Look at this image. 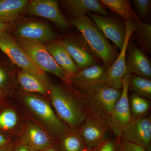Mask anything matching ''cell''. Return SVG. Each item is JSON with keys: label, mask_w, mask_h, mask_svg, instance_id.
<instances>
[{"label": "cell", "mask_w": 151, "mask_h": 151, "mask_svg": "<svg viewBox=\"0 0 151 151\" xmlns=\"http://www.w3.org/2000/svg\"><path fill=\"white\" fill-rule=\"evenodd\" d=\"M128 56L126 59L127 74L151 79V63L144 52L129 42L127 47Z\"/></svg>", "instance_id": "obj_17"}, {"label": "cell", "mask_w": 151, "mask_h": 151, "mask_svg": "<svg viewBox=\"0 0 151 151\" xmlns=\"http://www.w3.org/2000/svg\"><path fill=\"white\" fill-rule=\"evenodd\" d=\"M132 34L143 51L151 54V24L139 21L137 22L136 29Z\"/></svg>", "instance_id": "obj_24"}, {"label": "cell", "mask_w": 151, "mask_h": 151, "mask_svg": "<svg viewBox=\"0 0 151 151\" xmlns=\"http://www.w3.org/2000/svg\"><path fill=\"white\" fill-rule=\"evenodd\" d=\"M17 43L33 62L44 72L52 73L68 85H71L70 77L55 62L47 50L45 44L15 36Z\"/></svg>", "instance_id": "obj_4"}, {"label": "cell", "mask_w": 151, "mask_h": 151, "mask_svg": "<svg viewBox=\"0 0 151 151\" xmlns=\"http://www.w3.org/2000/svg\"><path fill=\"white\" fill-rule=\"evenodd\" d=\"M99 151H116V142L106 139L100 145Z\"/></svg>", "instance_id": "obj_30"}, {"label": "cell", "mask_w": 151, "mask_h": 151, "mask_svg": "<svg viewBox=\"0 0 151 151\" xmlns=\"http://www.w3.org/2000/svg\"><path fill=\"white\" fill-rule=\"evenodd\" d=\"M103 6L110 9L113 12L120 16L125 22L140 21L132 10L129 2L127 0H101Z\"/></svg>", "instance_id": "obj_22"}, {"label": "cell", "mask_w": 151, "mask_h": 151, "mask_svg": "<svg viewBox=\"0 0 151 151\" xmlns=\"http://www.w3.org/2000/svg\"><path fill=\"white\" fill-rule=\"evenodd\" d=\"M7 81L8 76L6 71L0 67V87L5 86Z\"/></svg>", "instance_id": "obj_33"}, {"label": "cell", "mask_w": 151, "mask_h": 151, "mask_svg": "<svg viewBox=\"0 0 151 151\" xmlns=\"http://www.w3.org/2000/svg\"><path fill=\"white\" fill-rule=\"evenodd\" d=\"M100 145H101V144H100ZM100 145L97 146V147L88 150L86 151H99V150H100Z\"/></svg>", "instance_id": "obj_37"}, {"label": "cell", "mask_w": 151, "mask_h": 151, "mask_svg": "<svg viewBox=\"0 0 151 151\" xmlns=\"http://www.w3.org/2000/svg\"><path fill=\"white\" fill-rule=\"evenodd\" d=\"M6 98L5 93L4 92L3 90L0 89V105L3 102H4Z\"/></svg>", "instance_id": "obj_35"}, {"label": "cell", "mask_w": 151, "mask_h": 151, "mask_svg": "<svg viewBox=\"0 0 151 151\" xmlns=\"http://www.w3.org/2000/svg\"><path fill=\"white\" fill-rule=\"evenodd\" d=\"M120 137L151 151V116L133 119L125 127Z\"/></svg>", "instance_id": "obj_11"}, {"label": "cell", "mask_w": 151, "mask_h": 151, "mask_svg": "<svg viewBox=\"0 0 151 151\" xmlns=\"http://www.w3.org/2000/svg\"><path fill=\"white\" fill-rule=\"evenodd\" d=\"M10 141V140L8 138L0 133V147H4L8 145Z\"/></svg>", "instance_id": "obj_34"}, {"label": "cell", "mask_w": 151, "mask_h": 151, "mask_svg": "<svg viewBox=\"0 0 151 151\" xmlns=\"http://www.w3.org/2000/svg\"><path fill=\"white\" fill-rule=\"evenodd\" d=\"M110 128L109 119L86 113V119L78 131L88 150L100 145L106 139Z\"/></svg>", "instance_id": "obj_9"}, {"label": "cell", "mask_w": 151, "mask_h": 151, "mask_svg": "<svg viewBox=\"0 0 151 151\" xmlns=\"http://www.w3.org/2000/svg\"><path fill=\"white\" fill-rule=\"evenodd\" d=\"M13 151H34L29 147L21 141L14 146Z\"/></svg>", "instance_id": "obj_32"}, {"label": "cell", "mask_w": 151, "mask_h": 151, "mask_svg": "<svg viewBox=\"0 0 151 151\" xmlns=\"http://www.w3.org/2000/svg\"><path fill=\"white\" fill-rule=\"evenodd\" d=\"M45 45L58 65L70 77L79 71L74 60L59 40L45 43Z\"/></svg>", "instance_id": "obj_19"}, {"label": "cell", "mask_w": 151, "mask_h": 151, "mask_svg": "<svg viewBox=\"0 0 151 151\" xmlns=\"http://www.w3.org/2000/svg\"><path fill=\"white\" fill-rule=\"evenodd\" d=\"M134 1L139 14L142 17H146L150 9V0H135Z\"/></svg>", "instance_id": "obj_29"}, {"label": "cell", "mask_w": 151, "mask_h": 151, "mask_svg": "<svg viewBox=\"0 0 151 151\" xmlns=\"http://www.w3.org/2000/svg\"><path fill=\"white\" fill-rule=\"evenodd\" d=\"M0 49L22 70L43 79H48L45 72L33 62L9 32L0 35Z\"/></svg>", "instance_id": "obj_6"}, {"label": "cell", "mask_w": 151, "mask_h": 151, "mask_svg": "<svg viewBox=\"0 0 151 151\" xmlns=\"http://www.w3.org/2000/svg\"><path fill=\"white\" fill-rule=\"evenodd\" d=\"M23 14L47 19L60 28L66 29L70 26L55 0L30 1Z\"/></svg>", "instance_id": "obj_10"}, {"label": "cell", "mask_w": 151, "mask_h": 151, "mask_svg": "<svg viewBox=\"0 0 151 151\" xmlns=\"http://www.w3.org/2000/svg\"><path fill=\"white\" fill-rule=\"evenodd\" d=\"M14 34L16 37L44 44L56 40L59 37L47 25L36 22L22 24L16 29Z\"/></svg>", "instance_id": "obj_16"}, {"label": "cell", "mask_w": 151, "mask_h": 151, "mask_svg": "<svg viewBox=\"0 0 151 151\" xmlns=\"http://www.w3.org/2000/svg\"><path fill=\"white\" fill-rule=\"evenodd\" d=\"M116 151H147L140 146L125 140L121 137L118 138L116 142Z\"/></svg>", "instance_id": "obj_28"}, {"label": "cell", "mask_w": 151, "mask_h": 151, "mask_svg": "<svg viewBox=\"0 0 151 151\" xmlns=\"http://www.w3.org/2000/svg\"><path fill=\"white\" fill-rule=\"evenodd\" d=\"M67 86L51 84L48 97L60 119L70 129L78 130L86 116L83 95Z\"/></svg>", "instance_id": "obj_1"}, {"label": "cell", "mask_w": 151, "mask_h": 151, "mask_svg": "<svg viewBox=\"0 0 151 151\" xmlns=\"http://www.w3.org/2000/svg\"><path fill=\"white\" fill-rule=\"evenodd\" d=\"M22 103L32 116L33 121L40 126L57 142L70 129L63 122L51 103L41 95L33 93L22 94Z\"/></svg>", "instance_id": "obj_2"}, {"label": "cell", "mask_w": 151, "mask_h": 151, "mask_svg": "<svg viewBox=\"0 0 151 151\" xmlns=\"http://www.w3.org/2000/svg\"><path fill=\"white\" fill-rule=\"evenodd\" d=\"M20 141L34 151H39L55 143L50 135L40 126L28 119L22 124L19 132Z\"/></svg>", "instance_id": "obj_13"}, {"label": "cell", "mask_w": 151, "mask_h": 151, "mask_svg": "<svg viewBox=\"0 0 151 151\" xmlns=\"http://www.w3.org/2000/svg\"><path fill=\"white\" fill-rule=\"evenodd\" d=\"M62 3L66 12L73 18L93 12L104 16L110 15L100 1L97 0H64Z\"/></svg>", "instance_id": "obj_18"}, {"label": "cell", "mask_w": 151, "mask_h": 151, "mask_svg": "<svg viewBox=\"0 0 151 151\" xmlns=\"http://www.w3.org/2000/svg\"><path fill=\"white\" fill-rule=\"evenodd\" d=\"M60 151H86L85 142L77 130L70 129L57 142Z\"/></svg>", "instance_id": "obj_23"}, {"label": "cell", "mask_w": 151, "mask_h": 151, "mask_svg": "<svg viewBox=\"0 0 151 151\" xmlns=\"http://www.w3.org/2000/svg\"><path fill=\"white\" fill-rule=\"evenodd\" d=\"M129 90L133 93L150 100L151 80L134 75H131L129 84Z\"/></svg>", "instance_id": "obj_26"}, {"label": "cell", "mask_w": 151, "mask_h": 151, "mask_svg": "<svg viewBox=\"0 0 151 151\" xmlns=\"http://www.w3.org/2000/svg\"><path fill=\"white\" fill-rule=\"evenodd\" d=\"M70 22L80 32L94 55L103 61L105 67H111L118 52L95 23L87 15L71 19Z\"/></svg>", "instance_id": "obj_3"}, {"label": "cell", "mask_w": 151, "mask_h": 151, "mask_svg": "<svg viewBox=\"0 0 151 151\" xmlns=\"http://www.w3.org/2000/svg\"><path fill=\"white\" fill-rule=\"evenodd\" d=\"M39 151H59L55 148V146L52 145Z\"/></svg>", "instance_id": "obj_36"}, {"label": "cell", "mask_w": 151, "mask_h": 151, "mask_svg": "<svg viewBox=\"0 0 151 151\" xmlns=\"http://www.w3.org/2000/svg\"><path fill=\"white\" fill-rule=\"evenodd\" d=\"M126 35L123 47L120 53L111 67L108 68V84L114 88L122 89V81L127 74L126 67V54L130 37L137 27V22H125Z\"/></svg>", "instance_id": "obj_12"}, {"label": "cell", "mask_w": 151, "mask_h": 151, "mask_svg": "<svg viewBox=\"0 0 151 151\" xmlns=\"http://www.w3.org/2000/svg\"><path fill=\"white\" fill-rule=\"evenodd\" d=\"M59 41L74 60L79 70L97 64L96 57L81 36L79 37H66Z\"/></svg>", "instance_id": "obj_14"}, {"label": "cell", "mask_w": 151, "mask_h": 151, "mask_svg": "<svg viewBox=\"0 0 151 151\" xmlns=\"http://www.w3.org/2000/svg\"><path fill=\"white\" fill-rule=\"evenodd\" d=\"M108 68L96 64L79 70L70 77L71 86L83 94H93L108 85Z\"/></svg>", "instance_id": "obj_7"}, {"label": "cell", "mask_w": 151, "mask_h": 151, "mask_svg": "<svg viewBox=\"0 0 151 151\" xmlns=\"http://www.w3.org/2000/svg\"><path fill=\"white\" fill-rule=\"evenodd\" d=\"M19 124V117L14 109L7 108L0 114V129L14 132Z\"/></svg>", "instance_id": "obj_27"}, {"label": "cell", "mask_w": 151, "mask_h": 151, "mask_svg": "<svg viewBox=\"0 0 151 151\" xmlns=\"http://www.w3.org/2000/svg\"><path fill=\"white\" fill-rule=\"evenodd\" d=\"M131 116L133 119L145 116L151 107L150 100L132 93L129 98Z\"/></svg>", "instance_id": "obj_25"}, {"label": "cell", "mask_w": 151, "mask_h": 151, "mask_svg": "<svg viewBox=\"0 0 151 151\" xmlns=\"http://www.w3.org/2000/svg\"><path fill=\"white\" fill-rule=\"evenodd\" d=\"M13 23L9 22L0 20V35L9 32L13 27Z\"/></svg>", "instance_id": "obj_31"}, {"label": "cell", "mask_w": 151, "mask_h": 151, "mask_svg": "<svg viewBox=\"0 0 151 151\" xmlns=\"http://www.w3.org/2000/svg\"><path fill=\"white\" fill-rule=\"evenodd\" d=\"M88 15L105 37L113 42L121 50L126 37L125 25L112 17L104 16L95 13H90Z\"/></svg>", "instance_id": "obj_15"}, {"label": "cell", "mask_w": 151, "mask_h": 151, "mask_svg": "<svg viewBox=\"0 0 151 151\" xmlns=\"http://www.w3.org/2000/svg\"><path fill=\"white\" fill-rule=\"evenodd\" d=\"M17 80L22 89L26 93H37L48 97L51 84L48 79H43L21 69L18 73Z\"/></svg>", "instance_id": "obj_20"}, {"label": "cell", "mask_w": 151, "mask_h": 151, "mask_svg": "<svg viewBox=\"0 0 151 151\" xmlns=\"http://www.w3.org/2000/svg\"><path fill=\"white\" fill-rule=\"evenodd\" d=\"M131 76L127 74L122 79V94L115 103L109 117L111 130L118 138L121 137L125 127L133 120L130 112L129 97Z\"/></svg>", "instance_id": "obj_8"}, {"label": "cell", "mask_w": 151, "mask_h": 151, "mask_svg": "<svg viewBox=\"0 0 151 151\" xmlns=\"http://www.w3.org/2000/svg\"><path fill=\"white\" fill-rule=\"evenodd\" d=\"M29 1L0 0V20L13 23L23 13Z\"/></svg>", "instance_id": "obj_21"}, {"label": "cell", "mask_w": 151, "mask_h": 151, "mask_svg": "<svg viewBox=\"0 0 151 151\" xmlns=\"http://www.w3.org/2000/svg\"><path fill=\"white\" fill-rule=\"evenodd\" d=\"M122 89L108 85L93 94H83L86 113L109 119L115 103L122 94Z\"/></svg>", "instance_id": "obj_5"}]
</instances>
